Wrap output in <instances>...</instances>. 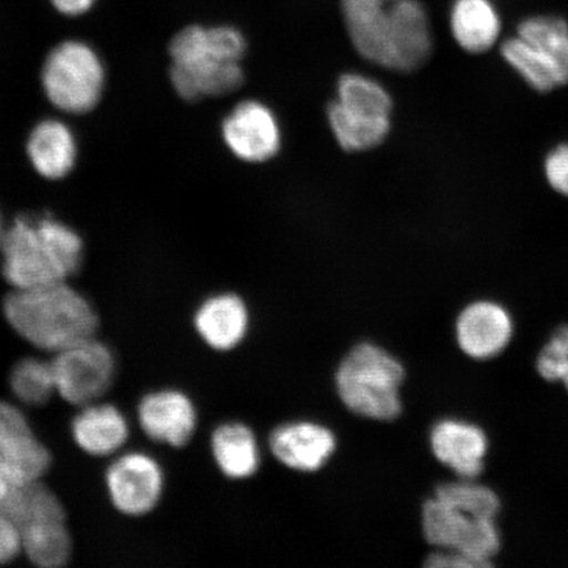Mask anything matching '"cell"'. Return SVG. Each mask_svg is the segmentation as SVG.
Returning <instances> with one entry per match:
<instances>
[{
    "label": "cell",
    "mask_w": 568,
    "mask_h": 568,
    "mask_svg": "<svg viewBox=\"0 0 568 568\" xmlns=\"http://www.w3.org/2000/svg\"><path fill=\"white\" fill-rule=\"evenodd\" d=\"M347 38L362 59L412 73L429 61L435 47L422 0H339Z\"/></svg>",
    "instance_id": "6da1fadb"
},
{
    "label": "cell",
    "mask_w": 568,
    "mask_h": 568,
    "mask_svg": "<svg viewBox=\"0 0 568 568\" xmlns=\"http://www.w3.org/2000/svg\"><path fill=\"white\" fill-rule=\"evenodd\" d=\"M243 32L232 26H189L170 42V80L184 101L232 94L244 83Z\"/></svg>",
    "instance_id": "7a4b0ae2"
},
{
    "label": "cell",
    "mask_w": 568,
    "mask_h": 568,
    "mask_svg": "<svg viewBox=\"0 0 568 568\" xmlns=\"http://www.w3.org/2000/svg\"><path fill=\"white\" fill-rule=\"evenodd\" d=\"M3 315L18 336L54 355L95 337L99 329L94 307L68 282L12 288L4 297Z\"/></svg>",
    "instance_id": "3957f363"
},
{
    "label": "cell",
    "mask_w": 568,
    "mask_h": 568,
    "mask_svg": "<svg viewBox=\"0 0 568 568\" xmlns=\"http://www.w3.org/2000/svg\"><path fill=\"white\" fill-rule=\"evenodd\" d=\"M2 273L12 288L68 282L80 272L83 241L52 216L16 219L0 240Z\"/></svg>",
    "instance_id": "277c9868"
},
{
    "label": "cell",
    "mask_w": 568,
    "mask_h": 568,
    "mask_svg": "<svg viewBox=\"0 0 568 568\" xmlns=\"http://www.w3.org/2000/svg\"><path fill=\"white\" fill-rule=\"evenodd\" d=\"M404 368L393 355L373 344H361L341 362L337 389L345 406L373 420H394L402 412L399 389Z\"/></svg>",
    "instance_id": "5b68a950"
},
{
    "label": "cell",
    "mask_w": 568,
    "mask_h": 568,
    "mask_svg": "<svg viewBox=\"0 0 568 568\" xmlns=\"http://www.w3.org/2000/svg\"><path fill=\"white\" fill-rule=\"evenodd\" d=\"M41 83L55 109L81 115L101 101L105 83L103 62L87 42L63 41L48 54Z\"/></svg>",
    "instance_id": "8992f818"
},
{
    "label": "cell",
    "mask_w": 568,
    "mask_h": 568,
    "mask_svg": "<svg viewBox=\"0 0 568 568\" xmlns=\"http://www.w3.org/2000/svg\"><path fill=\"white\" fill-rule=\"evenodd\" d=\"M52 364L57 394L78 408L101 402L115 381V355L95 337L57 353Z\"/></svg>",
    "instance_id": "52a82bcc"
},
{
    "label": "cell",
    "mask_w": 568,
    "mask_h": 568,
    "mask_svg": "<svg viewBox=\"0 0 568 568\" xmlns=\"http://www.w3.org/2000/svg\"><path fill=\"white\" fill-rule=\"evenodd\" d=\"M423 530L430 545L454 550L491 567L501 549L495 520H481L458 513L445 503L430 499L423 507Z\"/></svg>",
    "instance_id": "ba28073f"
},
{
    "label": "cell",
    "mask_w": 568,
    "mask_h": 568,
    "mask_svg": "<svg viewBox=\"0 0 568 568\" xmlns=\"http://www.w3.org/2000/svg\"><path fill=\"white\" fill-rule=\"evenodd\" d=\"M106 493L120 514L146 516L158 508L165 475L158 460L142 452L122 454L105 473Z\"/></svg>",
    "instance_id": "9c48e42d"
},
{
    "label": "cell",
    "mask_w": 568,
    "mask_h": 568,
    "mask_svg": "<svg viewBox=\"0 0 568 568\" xmlns=\"http://www.w3.org/2000/svg\"><path fill=\"white\" fill-rule=\"evenodd\" d=\"M52 454L32 429L23 410L0 400V468L11 486L41 480Z\"/></svg>",
    "instance_id": "30bf717a"
},
{
    "label": "cell",
    "mask_w": 568,
    "mask_h": 568,
    "mask_svg": "<svg viewBox=\"0 0 568 568\" xmlns=\"http://www.w3.org/2000/svg\"><path fill=\"white\" fill-rule=\"evenodd\" d=\"M225 145L233 155L247 163H264L281 151L282 132L278 119L265 103L240 102L222 125Z\"/></svg>",
    "instance_id": "8fae6325"
},
{
    "label": "cell",
    "mask_w": 568,
    "mask_h": 568,
    "mask_svg": "<svg viewBox=\"0 0 568 568\" xmlns=\"http://www.w3.org/2000/svg\"><path fill=\"white\" fill-rule=\"evenodd\" d=\"M139 424L148 438L158 444L186 446L196 430L197 415L193 400L180 389H161L142 397Z\"/></svg>",
    "instance_id": "7c38bea8"
},
{
    "label": "cell",
    "mask_w": 568,
    "mask_h": 568,
    "mask_svg": "<svg viewBox=\"0 0 568 568\" xmlns=\"http://www.w3.org/2000/svg\"><path fill=\"white\" fill-rule=\"evenodd\" d=\"M456 331L462 352L474 359H489L507 349L514 320L501 304L479 301L460 312Z\"/></svg>",
    "instance_id": "4fadbf2b"
},
{
    "label": "cell",
    "mask_w": 568,
    "mask_h": 568,
    "mask_svg": "<svg viewBox=\"0 0 568 568\" xmlns=\"http://www.w3.org/2000/svg\"><path fill=\"white\" fill-rule=\"evenodd\" d=\"M432 450L460 479H475L485 470L488 438L479 426L459 420L438 423L432 432Z\"/></svg>",
    "instance_id": "5bb4252c"
},
{
    "label": "cell",
    "mask_w": 568,
    "mask_h": 568,
    "mask_svg": "<svg viewBox=\"0 0 568 568\" xmlns=\"http://www.w3.org/2000/svg\"><path fill=\"white\" fill-rule=\"evenodd\" d=\"M270 449L276 459L297 471H316L336 449L329 429L314 423L281 426L270 436Z\"/></svg>",
    "instance_id": "9a60e30c"
},
{
    "label": "cell",
    "mask_w": 568,
    "mask_h": 568,
    "mask_svg": "<svg viewBox=\"0 0 568 568\" xmlns=\"http://www.w3.org/2000/svg\"><path fill=\"white\" fill-rule=\"evenodd\" d=\"M130 433L123 412L101 402L80 408L71 422L74 443L92 457H110L122 450Z\"/></svg>",
    "instance_id": "2e32d148"
},
{
    "label": "cell",
    "mask_w": 568,
    "mask_h": 568,
    "mask_svg": "<svg viewBox=\"0 0 568 568\" xmlns=\"http://www.w3.org/2000/svg\"><path fill=\"white\" fill-rule=\"evenodd\" d=\"M449 28L462 51L485 54L501 42L503 18L494 0H453Z\"/></svg>",
    "instance_id": "e0dca14e"
},
{
    "label": "cell",
    "mask_w": 568,
    "mask_h": 568,
    "mask_svg": "<svg viewBox=\"0 0 568 568\" xmlns=\"http://www.w3.org/2000/svg\"><path fill=\"white\" fill-rule=\"evenodd\" d=\"M194 325L197 335L212 349L224 352L244 339L248 325L247 308L234 294L211 296L197 308Z\"/></svg>",
    "instance_id": "ac0fdd59"
},
{
    "label": "cell",
    "mask_w": 568,
    "mask_h": 568,
    "mask_svg": "<svg viewBox=\"0 0 568 568\" xmlns=\"http://www.w3.org/2000/svg\"><path fill=\"white\" fill-rule=\"evenodd\" d=\"M33 169L45 180L65 178L75 166L77 142L73 132L60 120H42L27 141Z\"/></svg>",
    "instance_id": "d6986e66"
},
{
    "label": "cell",
    "mask_w": 568,
    "mask_h": 568,
    "mask_svg": "<svg viewBox=\"0 0 568 568\" xmlns=\"http://www.w3.org/2000/svg\"><path fill=\"white\" fill-rule=\"evenodd\" d=\"M0 510L20 531L33 525L67 521V510L60 497L41 480L11 486L0 500Z\"/></svg>",
    "instance_id": "ffe728a7"
},
{
    "label": "cell",
    "mask_w": 568,
    "mask_h": 568,
    "mask_svg": "<svg viewBox=\"0 0 568 568\" xmlns=\"http://www.w3.org/2000/svg\"><path fill=\"white\" fill-rule=\"evenodd\" d=\"M326 118L338 145L349 153L378 148L390 131V116H376L347 109L337 101L328 105Z\"/></svg>",
    "instance_id": "44dd1931"
},
{
    "label": "cell",
    "mask_w": 568,
    "mask_h": 568,
    "mask_svg": "<svg viewBox=\"0 0 568 568\" xmlns=\"http://www.w3.org/2000/svg\"><path fill=\"white\" fill-rule=\"evenodd\" d=\"M213 458L220 470L232 479L252 477L260 465V452L253 432L244 424L220 425L211 439Z\"/></svg>",
    "instance_id": "7402d4cb"
},
{
    "label": "cell",
    "mask_w": 568,
    "mask_h": 568,
    "mask_svg": "<svg viewBox=\"0 0 568 568\" xmlns=\"http://www.w3.org/2000/svg\"><path fill=\"white\" fill-rule=\"evenodd\" d=\"M516 34L537 49L556 67L568 84V21L552 13H535L524 18Z\"/></svg>",
    "instance_id": "603a6c76"
},
{
    "label": "cell",
    "mask_w": 568,
    "mask_h": 568,
    "mask_svg": "<svg viewBox=\"0 0 568 568\" xmlns=\"http://www.w3.org/2000/svg\"><path fill=\"white\" fill-rule=\"evenodd\" d=\"M500 55L532 90L550 92L566 87L557 68L516 33L500 42Z\"/></svg>",
    "instance_id": "cb8c5ba5"
},
{
    "label": "cell",
    "mask_w": 568,
    "mask_h": 568,
    "mask_svg": "<svg viewBox=\"0 0 568 568\" xmlns=\"http://www.w3.org/2000/svg\"><path fill=\"white\" fill-rule=\"evenodd\" d=\"M23 554L31 564L41 568L65 566L73 554L67 521L33 525L20 531Z\"/></svg>",
    "instance_id": "d4e9b609"
},
{
    "label": "cell",
    "mask_w": 568,
    "mask_h": 568,
    "mask_svg": "<svg viewBox=\"0 0 568 568\" xmlns=\"http://www.w3.org/2000/svg\"><path fill=\"white\" fill-rule=\"evenodd\" d=\"M10 388L28 407H42L57 394L52 361L28 357L12 367Z\"/></svg>",
    "instance_id": "484cf974"
},
{
    "label": "cell",
    "mask_w": 568,
    "mask_h": 568,
    "mask_svg": "<svg viewBox=\"0 0 568 568\" xmlns=\"http://www.w3.org/2000/svg\"><path fill=\"white\" fill-rule=\"evenodd\" d=\"M435 497L458 513L481 520H496L501 509L500 497L494 489L470 479L446 483L437 487Z\"/></svg>",
    "instance_id": "4316f807"
},
{
    "label": "cell",
    "mask_w": 568,
    "mask_h": 568,
    "mask_svg": "<svg viewBox=\"0 0 568 568\" xmlns=\"http://www.w3.org/2000/svg\"><path fill=\"white\" fill-rule=\"evenodd\" d=\"M336 101L347 109L390 116L393 98L383 84L361 73H346L337 83Z\"/></svg>",
    "instance_id": "83f0119b"
},
{
    "label": "cell",
    "mask_w": 568,
    "mask_h": 568,
    "mask_svg": "<svg viewBox=\"0 0 568 568\" xmlns=\"http://www.w3.org/2000/svg\"><path fill=\"white\" fill-rule=\"evenodd\" d=\"M537 372L548 382H564L568 374V325L559 326L537 357Z\"/></svg>",
    "instance_id": "f1b7e54d"
},
{
    "label": "cell",
    "mask_w": 568,
    "mask_h": 568,
    "mask_svg": "<svg viewBox=\"0 0 568 568\" xmlns=\"http://www.w3.org/2000/svg\"><path fill=\"white\" fill-rule=\"evenodd\" d=\"M544 173L549 186L557 194L568 197V142L559 144L546 155Z\"/></svg>",
    "instance_id": "f546056e"
},
{
    "label": "cell",
    "mask_w": 568,
    "mask_h": 568,
    "mask_svg": "<svg viewBox=\"0 0 568 568\" xmlns=\"http://www.w3.org/2000/svg\"><path fill=\"white\" fill-rule=\"evenodd\" d=\"M23 552L21 535L11 518L0 510V565L12 562Z\"/></svg>",
    "instance_id": "4dcf8cb0"
},
{
    "label": "cell",
    "mask_w": 568,
    "mask_h": 568,
    "mask_svg": "<svg viewBox=\"0 0 568 568\" xmlns=\"http://www.w3.org/2000/svg\"><path fill=\"white\" fill-rule=\"evenodd\" d=\"M425 566L430 568H487L486 565L478 562V560L454 550L432 554L426 559Z\"/></svg>",
    "instance_id": "1f68e13d"
},
{
    "label": "cell",
    "mask_w": 568,
    "mask_h": 568,
    "mask_svg": "<svg viewBox=\"0 0 568 568\" xmlns=\"http://www.w3.org/2000/svg\"><path fill=\"white\" fill-rule=\"evenodd\" d=\"M54 9L65 17H80L89 12L97 0H51Z\"/></svg>",
    "instance_id": "d6a6232c"
},
{
    "label": "cell",
    "mask_w": 568,
    "mask_h": 568,
    "mask_svg": "<svg viewBox=\"0 0 568 568\" xmlns=\"http://www.w3.org/2000/svg\"><path fill=\"white\" fill-rule=\"evenodd\" d=\"M10 488V481L7 480L6 475L2 471V468H0V500H2L7 493H9Z\"/></svg>",
    "instance_id": "836d02e7"
},
{
    "label": "cell",
    "mask_w": 568,
    "mask_h": 568,
    "mask_svg": "<svg viewBox=\"0 0 568 568\" xmlns=\"http://www.w3.org/2000/svg\"><path fill=\"white\" fill-rule=\"evenodd\" d=\"M3 226H2V219H0V240H2V236H3Z\"/></svg>",
    "instance_id": "e575fe53"
},
{
    "label": "cell",
    "mask_w": 568,
    "mask_h": 568,
    "mask_svg": "<svg viewBox=\"0 0 568 568\" xmlns=\"http://www.w3.org/2000/svg\"><path fill=\"white\" fill-rule=\"evenodd\" d=\"M562 383H564V385H565V387L567 389V393H568V374H567V376H566V378L564 379Z\"/></svg>",
    "instance_id": "d590c367"
}]
</instances>
